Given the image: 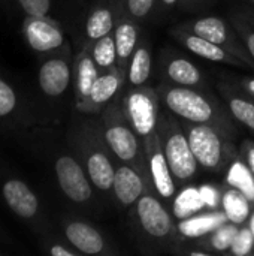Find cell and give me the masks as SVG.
I'll return each instance as SVG.
<instances>
[{"mask_svg":"<svg viewBox=\"0 0 254 256\" xmlns=\"http://www.w3.org/2000/svg\"><path fill=\"white\" fill-rule=\"evenodd\" d=\"M43 126L51 123L40 100L0 69V136L16 142Z\"/></svg>","mask_w":254,"mask_h":256,"instance_id":"cell-1","label":"cell"},{"mask_svg":"<svg viewBox=\"0 0 254 256\" xmlns=\"http://www.w3.org/2000/svg\"><path fill=\"white\" fill-rule=\"evenodd\" d=\"M0 201L13 218L27 226L33 237L46 234L55 228L48 212L22 176L0 158Z\"/></svg>","mask_w":254,"mask_h":256,"instance_id":"cell-2","label":"cell"},{"mask_svg":"<svg viewBox=\"0 0 254 256\" xmlns=\"http://www.w3.org/2000/svg\"><path fill=\"white\" fill-rule=\"evenodd\" d=\"M67 146L82 164L91 184L100 192H109L114 186L115 166L108 156V147L99 130V124L78 120L67 132Z\"/></svg>","mask_w":254,"mask_h":256,"instance_id":"cell-3","label":"cell"},{"mask_svg":"<svg viewBox=\"0 0 254 256\" xmlns=\"http://www.w3.org/2000/svg\"><path fill=\"white\" fill-rule=\"evenodd\" d=\"M160 100L177 117L189 123H208L232 132L234 126L229 114L222 105L199 87L177 84H162L157 88Z\"/></svg>","mask_w":254,"mask_h":256,"instance_id":"cell-4","label":"cell"},{"mask_svg":"<svg viewBox=\"0 0 254 256\" xmlns=\"http://www.w3.org/2000/svg\"><path fill=\"white\" fill-rule=\"evenodd\" d=\"M99 130L108 150L120 160V164H129L148 172L144 144L129 123L121 99H115L102 111Z\"/></svg>","mask_w":254,"mask_h":256,"instance_id":"cell-5","label":"cell"},{"mask_svg":"<svg viewBox=\"0 0 254 256\" xmlns=\"http://www.w3.org/2000/svg\"><path fill=\"white\" fill-rule=\"evenodd\" d=\"M183 128L199 166L219 172L231 164L235 156V148L229 132L208 123L184 122Z\"/></svg>","mask_w":254,"mask_h":256,"instance_id":"cell-6","label":"cell"},{"mask_svg":"<svg viewBox=\"0 0 254 256\" xmlns=\"http://www.w3.org/2000/svg\"><path fill=\"white\" fill-rule=\"evenodd\" d=\"M157 132L175 183H187L196 176L199 164L192 152L183 124L171 116L160 114Z\"/></svg>","mask_w":254,"mask_h":256,"instance_id":"cell-7","label":"cell"},{"mask_svg":"<svg viewBox=\"0 0 254 256\" xmlns=\"http://www.w3.org/2000/svg\"><path fill=\"white\" fill-rule=\"evenodd\" d=\"M72 80L73 54L70 51V45L58 52L39 57L36 86L45 102H58L72 87Z\"/></svg>","mask_w":254,"mask_h":256,"instance_id":"cell-8","label":"cell"},{"mask_svg":"<svg viewBox=\"0 0 254 256\" xmlns=\"http://www.w3.org/2000/svg\"><path fill=\"white\" fill-rule=\"evenodd\" d=\"M124 114L145 144L151 136L157 134L160 118V96L157 90L145 86L130 87L124 98H121Z\"/></svg>","mask_w":254,"mask_h":256,"instance_id":"cell-9","label":"cell"},{"mask_svg":"<svg viewBox=\"0 0 254 256\" xmlns=\"http://www.w3.org/2000/svg\"><path fill=\"white\" fill-rule=\"evenodd\" d=\"M156 195V192L147 190L133 206L135 224L147 238L153 242H169L177 236L178 228L171 213Z\"/></svg>","mask_w":254,"mask_h":256,"instance_id":"cell-10","label":"cell"},{"mask_svg":"<svg viewBox=\"0 0 254 256\" xmlns=\"http://www.w3.org/2000/svg\"><path fill=\"white\" fill-rule=\"evenodd\" d=\"M19 32L27 46L37 57L54 54L69 46L64 27L54 18L27 15L21 21Z\"/></svg>","mask_w":254,"mask_h":256,"instance_id":"cell-11","label":"cell"},{"mask_svg":"<svg viewBox=\"0 0 254 256\" xmlns=\"http://www.w3.org/2000/svg\"><path fill=\"white\" fill-rule=\"evenodd\" d=\"M181 28L220 45L222 48L243 60L247 66L254 68V58L244 46L243 40L238 39V33L235 32V28H232L225 20L219 16H204L186 22L184 26H181Z\"/></svg>","mask_w":254,"mask_h":256,"instance_id":"cell-12","label":"cell"},{"mask_svg":"<svg viewBox=\"0 0 254 256\" xmlns=\"http://www.w3.org/2000/svg\"><path fill=\"white\" fill-rule=\"evenodd\" d=\"M58 230L81 255H103L109 252L103 234L84 219L64 214L58 219Z\"/></svg>","mask_w":254,"mask_h":256,"instance_id":"cell-13","label":"cell"},{"mask_svg":"<svg viewBox=\"0 0 254 256\" xmlns=\"http://www.w3.org/2000/svg\"><path fill=\"white\" fill-rule=\"evenodd\" d=\"M126 80H127V70L118 66L109 70L100 72L88 99L75 111L79 116L102 114V111L118 98L120 92L124 87Z\"/></svg>","mask_w":254,"mask_h":256,"instance_id":"cell-14","label":"cell"},{"mask_svg":"<svg viewBox=\"0 0 254 256\" xmlns=\"http://www.w3.org/2000/svg\"><path fill=\"white\" fill-rule=\"evenodd\" d=\"M144 150H145L148 174L154 192L165 201L174 200L177 192V183L168 165L166 156L163 153L159 132L144 144Z\"/></svg>","mask_w":254,"mask_h":256,"instance_id":"cell-15","label":"cell"},{"mask_svg":"<svg viewBox=\"0 0 254 256\" xmlns=\"http://www.w3.org/2000/svg\"><path fill=\"white\" fill-rule=\"evenodd\" d=\"M150 189H153V184L148 172H144L129 164H120V166L115 168L112 192L123 207L135 206L138 200Z\"/></svg>","mask_w":254,"mask_h":256,"instance_id":"cell-16","label":"cell"},{"mask_svg":"<svg viewBox=\"0 0 254 256\" xmlns=\"http://www.w3.org/2000/svg\"><path fill=\"white\" fill-rule=\"evenodd\" d=\"M100 75L99 68L96 66L88 45H81L79 51L73 56V104L75 110L79 108L90 96L97 78Z\"/></svg>","mask_w":254,"mask_h":256,"instance_id":"cell-17","label":"cell"},{"mask_svg":"<svg viewBox=\"0 0 254 256\" xmlns=\"http://www.w3.org/2000/svg\"><path fill=\"white\" fill-rule=\"evenodd\" d=\"M171 34L181 42L190 52H193L195 56H199L205 60L210 62H216V63H225V64H231V66H247L243 60H240L238 57H235L234 54H231L229 51H226L225 48H222L220 45L204 39L195 33H190L181 27L171 30Z\"/></svg>","mask_w":254,"mask_h":256,"instance_id":"cell-18","label":"cell"},{"mask_svg":"<svg viewBox=\"0 0 254 256\" xmlns=\"http://www.w3.org/2000/svg\"><path fill=\"white\" fill-rule=\"evenodd\" d=\"M121 4L117 0L99 2L91 8L84 26V40L81 45H90L94 40L111 34L115 28V22L120 14Z\"/></svg>","mask_w":254,"mask_h":256,"instance_id":"cell-19","label":"cell"},{"mask_svg":"<svg viewBox=\"0 0 254 256\" xmlns=\"http://www.w3.org/2000/svg\"><path fill=\"white\" fill-rule=\"evenodd\" d=\"M121 12V9H120ZM139 28L135 20L127 16L124 12L123 15L118 14L115 28H114V39L117 46V66L127 70L129 62L138 46L139 42Z\"/></svg>","mask_w":254,"mask_h":256,"instance_id":"cell-20","label":"cell"},{"mask_svg":"<svg viewBox=\"0 0 254 256\" xmlns=\"http://www.w3.org/2000/svg\"><path fill=\"white\" fill-rule=\"evenodd\" d=\"M163 70L166 80L172 84L186 87H201L204 84L201 70L184 57H168L163 64Z\"/></svg>","mask_w":254,"mask_h":256,"instance_id":"cell-21","label":"cell"},{"mask_svg":"<svg viewBox=\"0 0 254 256\" xmlns=\"http://www.w3.org/2000/svg\"><path fill=\"white\" fill-rule=\"evenodd\" d=\"M220 92L229 106L231 116L249 128L254 134V100L241 88H232L229 86H220Z\"/></svg>","mask_w":254,"mask_h":256,"instance_id":"cell-22","label":"cell"},{"mask_svg":"<svg viewBox=\"0 0 254 256\" xmlns=\"http://www.w3.org/2000/svg\"><path fill=\"white\" fill-rule=\"evenodd\" d=\"M225 222H229L226 213L217 210V212H211L207 214L193 216V218L190 216L187 219H183L177 228H178V232L181 236L196 238V237L207 236V234L213 232L214 230H217Z\"/></svg>","mask_w":254,"mask_h":256,"instance_id":"cell-23","label":"cell"},{"mask_svg":"<svg viewBox=\"0 0 254 256\" xmlns=\"http://www.w3.org/2000/svg\"><path fill=\"white\" fill-rule=\"evenodd\" d=\"M151 51L147 42H138V46L127 66V82L130 87L145 86L151 75Z\"/></svg>","mask_w":254,"mask_h":256,"instance_id":"cell-24","label":"cell"},{"mask_svg":"<svg viewBox=\"0 0 254 256\" xmlns=\"http://www.w3.org/2000/svg\"><path fill=\"white\" fill-rule=\"evenodd\" d=\"M223 212L228 219L237 225L244 224L250 214V200L249 196L237 188H229L222 196Z\"/></svg>","mask_w":254,"mask_h":256,"instance_id":"cell-25","label":"cell"},{"mask_svg":"<svg viewBox=\"0 0 254 256\" xmlns=\"http://www.w3.org/2000/svg\"><path fill=\"white\" fill-rule=\"evenodd\" d=\"M90 54L100 72L109 70L117 66V46L114 39V32L106 34L88 45Z\"/></svg>","mask_w":254,"mask_h":256,"instance_id":"cell-26","label":"cell"},{"mask_svg":"<svg viewBox=\"0 0 254 256\" xmlns=\"http://www.w3.org/2000/svg\"><path fill=\"white\" fill-rule=\"evenodd\" d=\"M36 246L40 252L51 256H78L81 255L57 230H52L46 234L34 237Z\"/></svg>","mask_w":254,"mask_h":256,"instance_id":"cell-27","label":"cell"},{"mask_svg":"<svg viewBox=\"0 0 254 256\" xmlns=\"http://www.w3.org/2000/svg\"><path fill=\"white\" fill-rule=\"evenodd\" d=\"M205 207L207 206L201 195V190L195 188H186L174 201V214L177 216V219L183 220L190 218L192 214L199 213Z\"/></svg>","mask_w":254,"mask_h":256,"instance_id":"cell-28","label":"cell"},{"mask_svg":"<svg viewBox=\"0 0 254 256\" xmlns=\"http://www.w3.org/2000/svg\"><path fill=\"white\" fill-rule=\"evenodd\" d=\"M229 184H232L234 188L240 189L241 192H244L249 200H254V178L253 172L250 171V168L247 166L246 162H235L231 168L229 172V178H228Z\"/></svg>","mask_w":254,"mask_h":256,"instance_id":"cell-29","label":"cell"},{"mask_svg":"<svg viewBox=\"0 0 254 256\" xmlns=\"http://www.w3.org/2000/svg\"><path fill=\"white\" fill-rule=\"evenodd\" d=\"M240 228L237 224L234 222H225L223 225H220L217 230H214L211 232L210 237V246L217 250V252H225V250H231L232 243L238 234Z\"/></svg>","mask_w":254,"mask_h":256,"instance_id":"cell-30","label":"cell"},{"mask_svg":"<svg viewBox=\"0 0 254 256\" xmlns=\"http://www.w3.org/2000/svg\"><path fill=\"white\" fill-rule=\"evenodd\" d=\"M18 10L24 16H48L54 18V0H15Z\"/></svg>","mask_w":254,"mask_h":256,"instance_id":"cell-31","label":"cell"},{"mask_svg":"<svg viewBox=\"0 0 254 256\" xmlns=\"http://www.w3.org/2000/svg\"><path fill=\"white\" fill-rule=\"evenodd\" d=\"M156 0H123V10L132 20H142L150 15Z\"/></svg>","mask_w":254,"mask_h":256,"instance_id":"cell-32","label":"cell"},{"mask_svg":"<svg viewBox=\"0 0 254 256\" xmlns=\"http://www.w3.org/2000/svg\"><path fill=\"white\" fill-rule=\"evenodd\" d=\"M254 248V237L250 226H244L238 231L234 243H232V248H231V252L237 256H246L249 254L253 252Z\"/></svg>","mask_w":254,"mask_h":256,"instance_id":"cell-33","label":"cell"},{"mask_svg":"<svg viewBox=\"0 0 254 256\" xmlns=\"http://www.w3.org/2000/svg\"><path fill=\"white\" fill-rule=\"evenodd\" d=\"M231 20H232V26H234L235 32L238 33V36L241 38L244 46L247 48V51L254 58V27H252L247 21H244L240 16H232Z\"/></svg>","mask_w":254,"mask_h":256,"instance_id":"cell-34","label":"cell"},{"mask_svg":"<svg viewBox=\"0 0 254 256\" xmlns=\"http://www.w3.org/2000/svg\"><path fill=\"white\" fill-rule=\"evenodd\" d=\"M0 246L9 249L10 252H21V246H19L18 242L6 231V228L3 226L1 220H0Z\"/></svg>","mask_w":254,"mask_h":256,"instance_id":"cell-35","label":"cell"},{"mask_svg":"<svg viewBox=\"0 0 254 256\" xmlns=\"http://www.w3.org/2000/svg\"><path fill=\"white\" fill-rule=\"evenodd\" d=\"M201 195L205 201V206L210 207V208H217L219 206V194L214 188L211 186H202L201 189Z\"/></svg>","mask_w":254,"mask_h":256,"instance_id":"cell-36","label":"cell"},{"mask_svg":"<svg viewBox=\"0 0 254 256\" xmlns=\"http://www.w3.org/2000/svg\"><path fill=\"white\" fill-rule=\"evenodd\" d=\"M0 10L4 15H7V18H10V20L19 14L18 8L15 4V0H0Z\"/></svg>","mask_w":254,"mask_h":256,"instance_id":"cell-37","label":"cell"},{"mask_svg":"<svg viewBox=\"0 0 254 256\" xmlns=\"http://www.w3.org/2000/svg\"><path fill=\"white\" fill-rule=\"evenodd\" d=\"M244 156H246V164L250 168V171L254 174V144L250 141L244 142Z\"/></svg>","mask_w":254,"mask_h":256,"instance_id":"cell-38","label":"cell"},{"mask_svg":"<svg viewBox=\"0 0 254 256\" xmlns=\"http://www.w3.org/2000/svg\"><path fill=\"white\" fill-rule=\"evenodd\" d=\"M240 87H241V90L246 94H249L254 100V78H246V80H243L240 82Z\"/></svg>","mask_w":254,"mask_h":256,"instance_id":"cell-39","label":"cell"},{"mask_svg":"<svg viewBox=\"0 0 254 256\" xmlns=\"http://www.w3.org/2000/svg\"><path fill=\"white\" fill-rule=\"evenodd\" d=\"M190 255L192 256H208L210 255V252H207V250H193V252H190Z\"/></svg>","mask_w":254,"mask_h":256,"instance_id":"cell-40","label":"cell"},{"mask_svg":"<svg viewBox=\"0 0 254 256\" xmlns=\"http://www.w3.org/2000/svg\"><path fill=\"white\" fill-rule=\"evenodd\" d=\"M177 2H178V0H162L163 6H166V8H172Z\"/></svg>","mask_w":254,"mask_h":256,"instance_id":"cell-41","label":"cell"},{"mask_svg":"<svg viewBox=\"0 0 254 256\" xmlns=\"http://www.w3.org/2000/svg\"><path fill=\"white\" fill-rule=\"evenodd\" d=\"M7 254H10V250L6 249V248H3V246H0V256L7 255Z\"/></svg>","mask_w":254,"mask_h":256,"instance_id":"cell-42","label":"cell"},{"mask_svg":"<svg viewBox=\"0 0 254 256\" xmlns=\"http://www.w3.org/2000/svg\"><path fill=\"white\" fill-rule=\"evenodd\" d=\"M250 230H252V232H253V237H254V213H253V216H252V219H250Z\"/></svg>","mask_w":254,"mask_h":256,"instance_id":"cell-43","label":"cell"},{"mask_svg":"<svg viewBox=\"0 0 254 256\" xmlns=\"http://www.w3.org/2000/svg\"><path fill=\"white\" fill-rule=\"evenodd\" d=\"M186 3H190V2H196V0H184Z\"/></svg>","mask_w":254,"mask_h":256,"instance_id":"cell-44","label":"cell"},{"mask_svg":"<svg viewBox=\"0 0 254 256\" xmlns=\"http://www.w3.org/2000/svg\"><path fill=\"white\" fill-rule=\"evenodd\" d=\"M252 2H254V0H252Z\"/></svg>","mask_w":254,"mask_h":256,"instance_id":"cell-45","label":"cell"}]
</instances>
